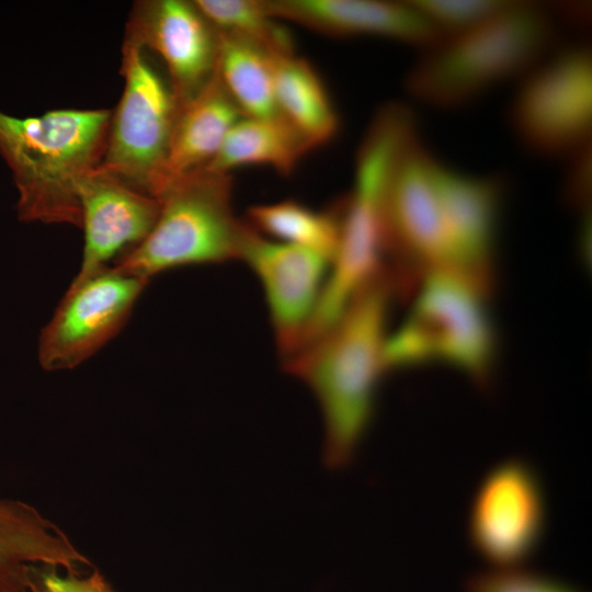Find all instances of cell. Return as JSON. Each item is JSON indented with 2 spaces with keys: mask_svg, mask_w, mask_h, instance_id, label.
<instances>
[{
  "mask_svg": "<svg viewBox=\"0 0 592 592\" xmlns=\"http://www.w3.org/2000/svg\"><path fill=\"white\" fill-rule=\"evenodd\" d=\"M397 289L384 271L330 328L286 358L287 371L309 386L320 405L325 462L331 468L353 462L373 420Z\"/></svg>",
  "mask_w": 592,
  "mask_h": 592,
  "instance_id": "6da1fadb",
  "label": "cell"
},
{
  "mask_svg": "<svg viewBox=\"0 0 592 592\" xmlns=\"http://www.w3.org/2000/svg\"><path fill=\"white\" fill-rule=\"evenodd\" d=\"M556 27L543 5L512 2L466 31L424 48L406 79L409 93L440 110L463 107L524 77L554 50Z\"/></svg>",
  "mask_w": 592,
  "mask_h": 592,
  "instance_id": "7a4b0ae2",
  "label": "cell"
},
{
  "mask_svg": "<svg viewBox=\"0 0 592 592\" xmlns=\"http://www.w3.org/2000/svg\"><path fill=\"white\" fill-rule=\"evenodd\" d=\"M111 116L106 109L29 117L0 111V155L12 172L21 220L81 227L79 184L103 158Z\"/></svg>",
  "mask_w": 592,
  "mask_h": 592,
  "instance_id": "3957f363",
  "label": "cell"
},
{
  "mask_svg": "<svg viewBox=\"0 0 592 592\" xmlns=\"http://www.w3.org/2000/svg\"><path fill=\"white\" fill-rule=\"evenodd\" d=\"M489 293L452 273L424 274L405 320L387 335L385 371L444 364L489 386L498 348Z\"/></svg>",
  "mask_w": 592,
  "mask_h": 592,
  "instance_id": "277c9868",
  "label": "cell"
},
{
  "mask_svg": "<svg viewBox=\"0 0 592 592\" xmlns=\"http://www.w3.org/2000/svg\"><path fill=\"white\" fill-rule=\"evenodd\" d=\"M231 187L229 173L205 169L177 180L159 196L149 235L114 267L149 281L179 266L240 259L250 226L234 215Z\"/></svg>",
  "mask_w": 592,
  "mask_h": 592,
  "instance_id": "5b68a950",
  "label": "cell"
},
{
  "mask_svg": "<svg viewBox=\"0 0 592 592\" xmlns=\"http://www.w3.org/2000/svg\"><path fill=\"white\" fill-rule=\"evenodd\" d=\"M508 118L517 141L543 158H569L591 143L590 47L551 50L521 78Z\"/></svg>",
  "mask_w": 592,
  "mask_h": 592,
  "instance_id": "8992f818",
  "label": "cell"
},
{
  "mask_svg": "<svg viewBox=\"0 0 592 592\" xmlns=\"http://www.w3.org/2000/svg\"><path fill=\"white\" fill-rule=\"evenodd\" d=\"M122 96L98 168L156 197L179 105L141 47L123 43Z\"/></svg>",
  "mask_w": 592,
  "mask_h": 592,
  "instance_id": "52a82bcc",
  "label": "cell"
},
{
  "mask_svg": "<svg viewBox=\"0 0 592 592\" xmlns=\"http://www.w3.org/2000/svg\"><path fill=\"white\" fill-rule=\"evenodd\" d=\"M390 169V157L383 150L358 149L353 191L338 206V251L304 334V343L330 328L354 298L385 271L380 198Z\"/></svg>",
  "mask_w": 592,
  "mask_h": 592,
  "instance_id": "ba28073f",
  "label": "cell"
},
{
  "mask_svg": "<svg viewBox=\"0 0 592 592\" xmlns=\"http://www.w3.org/2000/svg\"><path fill=\"white\" fill-rule=\"evenodd\" d=\"M148 283L114 266L73 277L41 331L39 365L49 372L66 371L93 356L127 323Z\"/></svg>",
  "mask_w": 592,
  "mask_h": 592,
  "instance_id": "9c48e42d",
  "label": "cell"
},
{
  "mask_svg": "<svg viewBox=\"0 0 592 592\" xmlns=\"http://www.w3.org/2000/svg\"><path fill=\"white\" fill-rule=\"evenodd\" d=\"M547 523L544 486L535 468L513 457L479 486L468 517L474 549L499 568L520 567L543 542Z\"/></svg>",
  "mask_w": 592,
  "mask_h": 592,
  "instance_id": "30bf717a",
  "label": "cell"
},
{
  "mask_svg": "<svg viewBox=\"0 0 592 592\" xmlns=\"http://www.w3.org/2000/svg\"><path fill=\"white\" fill-rule=\"evenodd\" d=\"M124 43L150 49L163 60L179 110L216 71L218 33L193 1H137L126 23Z\"/></svg>",
  "mask_w": 592,
  "mask_h": 592,
  "instance_id": "8fae6325",
  "label": "cell"
},
{
  "mask_svg": "<svg viewBox=\"0 0 592 592\" xmlns=\"http://www.w3.org/2000/svg\"><path fill=\"white\" fill-rule=\"evenodd\" d=\"M505 183L497 175H471L441 162L439 213L448 272L490 291Z\"/></svg>",
  "mask_w": 592,
  "mask_h": 592,
  "instance_id": "7c38bea8",
  "label": "cell"
},
{
  "mask_svg": "<svg viewBox=\"0 0 592 592\" xmlns=\"http://www.w3.org/2000/svg\"><path fill=\"white\" fill-rule=\"evenodd\" d=\"M240 260L259 277L281 351L291 356L314 317L331 261L312 250L261 236L251 226Z\"/></svg>",
  "mask_w": 592,
  "mask_h": 592,
  "instance_id": "4fadbf2b",
  "label": "cell"
},
{
  "mask_svg": "<svg viewBox=\"0 0 592 592\" xmlns=\"http://www.w3.org/2000/svg\"><path fill=\"white\" fill-rule=\"evenodd\" d=\"M79 200L84 244L76 278L109 266L119 251L140 243L160 212L159 200L98 167L81 180Z\"/></svg>",
  "mask_w": 592,
  "mask_h": 592,
  "instance_id": "5bb4252c",
  "label": "cell"
},
{
  "mask_svg": "<svg viewBox=\"0 0 592 592\" xmlns=\"http://www.w3.org/2000/svg\"><path fill=\"white\" fill-rule=\"evenodd\" d=\"M267 13L332 36H380L426 48L442 34L411 3L378 0H263Z\"/></svg>",
  "mask_w": 592,
  "mask_h": 592,
  "instance_id": "9a60e30c",
  "label": "cell"
},
{
  "mask_svg": "<svg viewBox=\"0 0 592 592\" xmlns=\"http://www.w3.org/2000/svg\"><path fill=\"white\" fill-rule=\"evenodd\" d=\"M81 554L33 508L0 501V592H49L52 570L73 571Z\"/></svg>",
  "mask_w": 592,
  "mask_h": 592,
  "instance_id": "2e32d148",
  "label": "cell"
},
{
  "mask_svg": "<svg viewBox=\"0 0 592 592\" xmlns=\"http://www.w3.org/2000/svg\"><path fill=\"white\" fill-rule=\"evenodd\" d=\"M243 116L215 71L206 87L179 110L156 198L177 180L205 168Z\"/></svg>",
  "mask_w": 592,
  "mask_h": 592,
  "instance_id": "e0dca14e",
  "label": "cell"
},
{
  "mask_svg": "<svg viewBox=\"0 0 592 592\" xmlns=\"http://www.w3.org/2000/svg\"><path fill=\"white\" fill-rule=\"evenodd\" d=\"M312 149L309 141L283 116H243L230 128L217 155L203 169L229 173L240 166L264 164L288 175Z\"/></svg>",
  "mask_w": 592,
  "mask_h": 592,
  "instance_id": "ac0fdd59",
  "label": "cell"
},
{
  "mask_svg": "<svg viewBox=\"0 0 592 592\" xmlns=\"http://www.w3.org/2000/svg\"><path fill=\"white\" fill-rule=\"evenodd\" d=\"M273 79L281 116L312 148L330 141L339 129V118L312 66L294 53L275 56Z\"/></svg>",
  "mask_w": 592,
  "mask_h": 592,
  "instance_id": "d6986e66",
  "label": "cell"
},
{
  "mask_svg": "<svg viewBox=\"0 0 592 592\" xmlns=\"http://www.w3.org/2000/svg\"><path fill=\"white\" fill-rule=\"evenodd\" d=\"M218 33L216 71L240 111L247 117L281 116L275 94V56L244 38Z\"/></svg>",
  "mask_w": 592,
  "mask_h": 592,
  "instance_id": "ffe728a7",
  "label": "cell"
},
{
  "mask_svg": "<svg viewBox=\"0 0 592 592\" xmlns=\"http://www.w3.org/2000/svg\"><path fill=\"white\" fill-rule=\"evenodd\" d=\"M251 227L276 241L303 247L332 261L340 239L339 208L317 212L296 201L251 206L248 210Z\"/></svg>",
  "mask_w": 592,
  "mask_h": 592,
  "instance_id": "44dd1931",
  "label": "cell"
},
{
  "mask_svg": "<svg viewBox=\"0 0 592 592\" xmlns=\"http://www.w3.org/2000/svg\"><path fill=\"white\" fill-rule=\"evenodd\" d=\"M200 12L220 33L250 41L274 56L294 53L287 30L271 16L263 0H194Z\"/></svg>",
  "mask_w": 592,
  "mask_h": 592,
  "instance_id": "7402d4cb",
  "label": "cell"
},
{
  "mask_svg": "<svg viewBox=\"0 0 592 592\" xmlns=\"http://www.w3.org/2000/svg\"><path fill=\"white\" fill-rule=\"evenodd\" d=\"M410 3L442 36L466 31L502 11L510 1L418 0Z\"/></svg>",
  "mask_w": 592,
  "mask_h": 592,
  "instance_id": "603a6c76",
  "label": "cell"
},
{
  "mask_svg": "<svg viewBox=\"0 0 592 592\" xmlns=\"http://www.w3.org/2000/svg\"><path fill=\"white\" fill-rule=\"evenodd\" d=\"M465 592H580L557 579L520 567L476 572L465 580Z\"/></svg>",
  "mask_w": 592,
  "mask_h": 592,
  "instance_id": "cb8c5ba5",
  "label": "cell"
},
{
  "mask_svg": "<svg viewBox=\"0 0 592 592\" xmlns=\"http://www.w3.org/2000/svg\"><path fill=\"white\" fill-rule=\"evenodd\" d=\"M569 166L563 180V195L568 203L588 214L592 184L591 143L568 158Z\"/></svg>",
  "mask_w": 592,
  "mask_h": 592,
  "instance_id": "d4e9b609",
  "label": "cell"
}]
</instances>
